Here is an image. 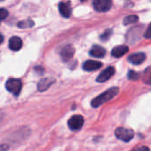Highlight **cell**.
<instances>
[{"instance_id": "6da1fadb", "label": "cell", "mask_w": 151, "mask_h": 151, "mask_svg": "<svg viewBox=\"0 0 151 151\" xmlns=\"http://www.w3.org/2000/svg\"><path fill=\"white\" fill-rule=\"evenodd\" d=\"M118 92H119V89L117 87H112V88L107 90L106 92L100 94L99 96H97L96 98H94L92 101V102H91L92 107L93 108H98V107L101 106L105 102L113 99L118 93Z\"/></svg>"}, {"instance_id": "7a4b0ae2", "label": "cell", "mask_w": 151, "mask_h": 151, "mask_svg": "<svg viewBox=\"0 0 151 151\" xmlns=\"http://www.w3.org/2000/svg\"><path fill=\"white\" fill-rule=\"evenodd\" d=\"M6 88L8 92L13 93L14 96H18L22 88V83L20 79L11 78L6 83Z\"/></svg>"}, {"instance_id": "3957f363", "label": "cell", "mask_w": 151, "mask_h": 151, "mask_svg": "<svg viewBox=\"0 0 151 151\" xmlns=\"http://www.w3.org/2000/svg\"><path fill=\"white\" fill-rule=\"evenodd\" d=\"M115 135L117 139L125 142H129L134 137V131L124 127H118L115 131Z\"/></svg>"}, {"instance_id": "277c9868", "label": "cell", "mask_w": 151, "mask_h": 151, "mask_svg": "<svg viewBox=\"0 0 151 151\" xmlns=\"http://www.w3.org/2000/svg\"><path fill=\"white\" fill-rule=\"evenodd\" d=\"M84 117L80 115H74L72 116L68 121V125L70 130L72 131H78L82 128L84 124Z\"/></svg>"}, {"instance_id": "5b68a950", "label": "cell", "mask_w": 151, "mask_h": 151, "mask_svg": "<svg viewBox=\"0 0 151 151\" xmlns=\"http://www.w3.org/2000/svg\"><path fill=\"white\" fill-rule=\"evenodd\" d=\"M93 6L97 12L104 13L110 10L112 6V1L111 0H93Z\"/></svg>"}, {"instance_id": "8992f818", "label": "cell", "mask_w": 151, "mask_h": 151, "mask_svg": "<svg viewBox=\"0 0 151 151\" xmlns=\"http://www.w3.org/2000/svg\"><path fill=\"white\" fill-rule=\"evenodd\" d=\"M75 54V48L71 45H67L62 47L60 52V55L63 61H68Z\"/></svg>"}, {"instance_id": "52a82bcc", "label": "cell", "mask_w": 151, "mask_h": 151, "mask_svg": "<svg viewBox=\"0 0 151 151\" xmlns=\"http://www.w3.org/2000/svg\"><path fill=\"white\" fill-rule=\"evenodd\" d=\"M115 74V68L113 67H108L106 69H104L96 78V81L99 83H103L108 81L113 75Z\"/></svg>"}, {"instance_id": "ba28073f", "label": "cell", "mask_w": 151, "mask_h": 151, "mask_svg": "<svg viewBox=\"0 0 151 151\" xmlns=\"http://www.w3.org/2000/svg\"><path fill=\"white\" fill-rule=\"evenodd\" d=\"M101 66H102L101 62L89 60H86V62H84L83 69L86 71H93V70H97V69L101 68Z\"/></svg>"}, {"instance_id": "9c48e42d", "label": "cell", "mask_w": 151, "mask_h": 151, "mask_svg": "<svg viewBox=\"0 0 151 151\" xmlns=\"http://www.w3.org/2000/svg\"><path fill=\"white\" fill-rule=\"evenodd\" d=\"M59 11L62 17L69 18L71 15V6L69 2H61L59 4Z\"/></svg>"}, {"instance_id": "30bf717a", "label": "cell", "mask_w": 151, "mask_h": 151, "mask_svg": "<svg viewBox=\"0 0 151 151\" xmlns=\"http://www.w3.org/2000/svg\"><path fill=\"white\" fill-rule=\"evenodd\" d=\"M22 47V40L16 36H14L10 38L9 40V48L12 51L17 52L19 50H21V48Z\"/></svg>"}, {"instance_id": "8fae6325", "label": "cell", "mask_w": 151, "mask_h": 151, "mask_svg": "<svg viewBox=\"0 0 151 151\" xmlns=\"http://www.w3.org/2000/svg\"><path fill=\"white\" fill-rule=\"evenodd\" d=\"M145 60H146V55L143 52L134 53L128 57L129 62H131L133 65H139V64L143 63Z\"/></svg>"}, {"instance_id": "7c38bea8", "label": "cell", "mask_w": 151, "mask_h": 151, "mask_svg": "<svg viewBox=\"0 0 151 151\" xmlns=\"http://www.w3.org/2000/svg\"><path fill=\"white\" fill-rule=\"evenodd\" d=\"M90 55L95 58H103L106 55V50L100 45H93L90 50Z\"/></svg>"}, {"instance_id": "4fadbf2b", "label": "cell", "mask_w": 151, "mask_h": 151, "mask_svg": "<svg viewBox=\"0 0 151 151\" xmlns=\"http://www.w3.org/2000/svg\"><path fill=\"white\" fill-rule=\"evenodd\" d=\"M55 82V80L53 78H44V79H41L37 85V88H38V91L40 92H44V91H46L53 83Z\"/></svg>"}, {"instance_id": "5bb4252c", "label": "cell", "mask_w": 151, "mask_h": 151, "mask_svg": "<svg viewBox=\"0 0 151 151\" xmlns=\"http://www.w3.org/2000/svg\"><path fill=\"white\" fill-rule=\"evenodd\" d=\"M128 51H129L128 46L118 45V46H116L115 48H113V50L111 51V55L115 58H119V57H122L123 55H124Z\"/></svg>"}, {"instance_id": "9a60e30c", "label": "cell", "mask_w": 151, "mask_h": 151, "mask_svg": "<svg viewBox=\"0 0 151 151\" xmlns=\"http://www.w3.org/2000/svg\"><path fill=\"white\" fill-rule=\"evenodd\" d=\"M139 21V17L137 15L132 14V15H128L124 19V25H130L132 23H135Z\"/></svg>"}, {"instance_id": "2e32d148", "label": "cell", "mask_w": 151, "mask_h": 151, "mask_svg": "<svg viewBox=\"0 0 151 151\" xmlns=\"http://www.w3.org/2000/svg\"><path fill=\"white\" fill-rule=\"evenodd\" d=\"M34 26V22L32 20H24L18 23V27L21 29H29Z\"/></svg>"}, {"instance_id": "e0dca14e", "label": "cell", "mask_w": 151, "mask_h": 151, "mask_svg": "<svg viewBox=\"0 0 151 151\" xmlns=\"http://www.w3.org/2000/svg\"><path fill=\"white\" fill-rule=\"evenodd\" d=\"M151 68H148L145 70L143 75V81L147 85H151Z\"/></svg>"}, {"instance_id": "ac0fdd59", "label": "cell", "mask_w": 151, "mask_h": 151, "mask_svg": "<svg viewBox=\"0 0 151 151\" xmlns=\"http://www.w3.org/2000/svg\"><path fill=\"white\" fill-rule=\"evenodd\" d=\"M128 78L130 80H138L139 78V74L134 70H130L128 72Z\"/></svg>"}, {"instance_id": "d6986e66", "label": "cell", "mask_w": 151, "mask_h": 151, "mask_svg": "<svg viewBox=\"0 0 151 151\" xmlns=\"http://www.w3.org/2000/svg\"><path fill=\"white\" fill-rule=\"evenodd\" d=\"M111 35H112V30L111 29H107L103 34L101 35L100 38H101V41H107L108 39H109Z\"/></svg>"}, {"instance_id": "ffe728a7", "label": "cell", "mask_w": 151, "mask_h": 151, "mask_svg": "<svg viewBox=\"0 0 151 151\" xmlns=\"http://www.w3.org/2000/svg\"><path fill=\"white\" fill-rule=\"evenodd\" d=\"M9 13L6 9L5 8H0V23L1 22H3L4 20H6L8 16Z\"/></svg>"}, {"instance_id": "44dd1931", "label": "cell", "mask_w": 151, "mask_h": 151, "mask_svg": "<svg viewBox=\"0 0 151 151\" xmlns=\"http://www.w3.org/2000/svg\"><path fill=\"white\" fill-rule=\"evenodd\" d=\"M131 151H150V149L147 146H136Z\"/></svg>"}, {"instance_id": "7402d4cb", "label": "cell", "mask_w": 151, "mask_h": 151, "mask_svg": "<svg viewBox=\"0 0 151 151\" xmlns=\"http://www.w3.org/2000/svg\"><path fill=\"white\" fill-rule=\"evenodd\" d=\"M144 37L145 38H151V23L149 24V26L147 27L145 34H144Z\"/></svg>"}, {"instance_id": "603a6c76", "label": "cell", "mask_w": 151, "mask_h": 151, "mask_svg": "<svg viewBox=\"0 0 151 151\" xmlns=\"http://www.w3.org/2000/svg\"><path fill=\"white\" fill-rule=\"evenodd\" d=\"M35 69H36V70L40 74V75H41V74H43V72H44V70H45V69H44L43 68H41V67H37Z\"/></svg>"}, {"instance_id": "cb8c5ba5", "label": "cell", "mask_w": 151, "mask_h": 151, "mask_svg": "<svg viewBox=\"0 0 151 151\" xmlns=\"http://www.w3.org/2000/svg\"><path fill=\"white\" fill-rule=\"evenodd\" d=\"M3 41H4V37L1 34H0V44H2Z\"/></svg>"}, {"instance_id": "d4e9b609", "label": "cell", "mask_w": 151, "mask_h": 151, "mask_svg": "<svg viewBox=\"0 0 151 151\" xmlns=\"http://www.w3.org/2000/svg\"><path fill=\"white\" fill-rule=\"evenodd\" d=\"M81 1H82V2H84V1H86V0H81Z\"/></svg>"}, {"instance_id": "484cf974", "label": "cell", "mask_w": 151, "mask_h": 151, "mask_svg": "<svg viewBox=\"0 0 151 151\" xmlns=\"http://www.w3.org/2000/svg\"><path fill=\"white\" fill-rule=\"evenodd\" d=\"M0 1H4V0H0Z\"/></svg>"}]
</instances>
